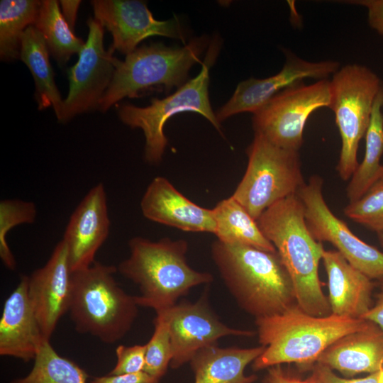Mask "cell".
I'll return each instance as SVG.
<instances>
[{"label":"cell","instance_id":"1","mask_svg":"<svg viewBox=\"0 0 383 383\" xmlns=\"http://www.w3.org/2000/svg\"><path fill=\"white\" fill-rule=\"evenodd\" d=\"M267 240L274 246L293 283L296 303L306 313L318 317L331 314L318 276L324 250L311 235L297 194L267 208L257 220Z\"/></svg>","mask_w":383,"mask_h":383},{"label":"cell","instance_id":"2","mask_svg":"<svg viewBox=\"0 0 383 383\" xmlns=\"http://www.w3.org/2000/svg\"><path fill=\"white\" fill-rule=\"evenodd\" d=\"M211 254L231 295L255 319L296 304L292 281L277 252L217 240Z\"/></svg>","mask_w":383,"mask_h":383},{"label":"cell","instance_id":"3","mask_svg":"<svg viewBox=\"0 0 383 383\" xmlns=\"http://www.w3.org/2000/svg\"><path fill=\"white\" fill-rule=\"evenodd\" d=\"M128 246L130 255L118 271L138 287V305L156 313L177 304L192 288L213 280L209 272L197 271L188 264L185 240L166 237L153 241L137 236L129 240Z\"/></svg>","mask_w":383,"mask_h":383},{"label":"cell","instance_id":"4","mask_svg":"<svg viewBox=\"0 0 383 383\" xmlns=\"http://www.w3.org/2000/svg\"><path fill=\"white\" fill-rule=\"evenodd\" d=\"M263 353L252 363L255 371L283 363L308 367L340 338L367 327L370 321L331 314L310 315L296 304L284 312L255 319Z\"/></svg>","mask_w":383,"mask_h":383},{"label":"cell","instance_id":"5","mask_svg":"<svg viewBox=\"0 0 383 383\" xmlns=\"http://www.w3.org/2000/svg\"><path fill=\"white\" fill-rule=\"evenodd\" d=\"M208 45L209 38L201 36L182 47L152 43L135 49L123 61L115 57L113 76L99 101V110L105 112L125 97H139L150 90L167 93L178 89L186 83L190 69L201 62Z\"/></svg>","mask_w":383,"mask_h":383},{"label":"cell","instance_id":"6","mask_svg":"<svg viewBox=\"0 0 383 383\" xmlns=\"http://www.w3.org/2000/svg\"><path fill=\"white\" fill-rule=\"evenodd\" d=\"M113 265L95 262L72 273L69 313L75 330L106 343H114L130 331L138 316L135 296L118 284Z\"/></svg>","mask_w":383,"mask_h":383},{"label":"cell","instance_id":"7","mask_svg":"<svg viewBox=\"0 0 383 383\" xmlns=\"http://www.w3.org/2000/svg\"><path fill=\"white\" fill-rule=\"evenodd\" d=\"M221 42L217 38L210 43L199 74L177 91L163 99H152L145 107L123 104L119 107L121 121L131 128H140L145 136L144 159L150 165L161 162L167 138L165 124L174 115L195 112L206 118L219 132L221 123L213 111L209 96V70L216 60Z\"/></svg>","mask_w":383,"mask_h":383},{"label":"cell","instance_id":"8","mask_svg":"<svg viewBox=\"0 0 383 383\" xmlns=\"http://www.w3.org/2000/svg\"><path fill=\"white\" fill-rule=\"evenodd\" d=\"M246 153L248 166L232 196L257 221L274 204L296 194L305 183L299 151L279 148L255 133Z\"/></svg>","mask_w":383,"mask_h":383},{"label":"cell","instance_id":"9","mask_svg":"<svg viewBox=\"0 0 383 383\" xmlns=\"http://www.w3.org/2000/svg\"><path fill=\"white\" fill-rule=\"evenodd\" d=\"M331 104L342 145L336 170L343 180L350 179L357 167V151L370 124L374 102L383 82L366 66L340 67L330 80Z\"/></svg>","mask_w":383,"mask_h":383},{"label":"cell","instance_id":"10","mask_svg":"<svg viewBox=\"0 0 383 383\" xmlns=\"http://www.w3.org/2000/svg\"><path fill=\"white\" fill-rule=\"evenodd\" d=\"M331 104V82H303L282 90L253 113L255 133L274 145L299 151L303 143L304 129L310 115Z\"/></svg>","mask_w":383,"mask_h":383},{"label":"cell","instance_id":"11","mask_svg":"<svg viewBox=\"0 0 383 383\" xmlns=\"http://www.w3.org/2000/svg\"><path fill=\"white\" fill-rule=\"evenodd\" d=\"M323 179L312 176L297 192L307 226L318 242L331 243L355 268L370 279H383V252L355 235L326 204L322 192Z\"/></svg>","mask_w":383,"mask_h":383},{"label":"cell","instance_id":"12","mask_svg":"<svg viewBox=\"0 0 383 383\" xmlns=\"http://www.w3.org/2000/svg\"><path fill=\"white\" fill-rule=\"evenodd\" d=\"M89 33L77 62L68 70L69 92L64 100L60 122L99 106L115 71V57L104 48V27L95 19L87 21Z\"/></svg>","mask_w":383,"mask_h":383},{"label":"cell","instance_id":"13","mask_svg":"<svg viewBox=\"0 0 383 383\" xmlns=\"http://www.w3.org/2000/svg\"><path fill=\"white\" fill-rule=\"evenodd\" d=\"M156 314L162 315L168 326L172 369L189 363L200 350L217 344L223 337L254 335L251 331L231 328L223 323L211 309L207 294L194 303H177Z\"/></svg>","mask_w":383,"mask_h":383},{"label":"cell","instance_id":"14","mask_svg":"<svg viewBox=\"0 0 383 383\" xmlns=\"http://www.w3.org/2000/svg\"><path fill=\"white\" fill-rule=\"evenodd\" d=\"M94 18L112 35L109 49L128 55L137 49L144 39L160 35L186 43V33L174 17L167 21L156 20L147 4L136 0L91 1Z\"/></svg>","mask_w":383,"mask_h":383},{"label":"cell","instance_id":"15","mask_svg":"<svg viewBox=\"0 0 383 383\" xmlns=\"http://www.w3.org/2000/svg\"><path fill=\"white\" fill-rule=\"evenodd\" d=\"M285 55L284 65L277 74L265 79L250 77L237 85L231 99L215 113L220 123L237 113H254L274 96L304 79H328L340 69L339 62L334 60L310 62L289 51Z\"/></svg>","mask_w":383,"mask_h":383},{"label":"cell","instance_id":"16","mask_svg":"<svg viewBox=\"0 0 383 383\" xmlns=\"http://www.w3.org/2000/svg\"><path fill=\"white\" fill-rule=\"evenodd\" d=\"M72 272L67 246L62 240L45 265L29 277L28 296L45 340L50 341L60 319L69 311Z\"/></svg>","mask_w":383,"mask_h":383},{"label":"cell","instance_id":"17","mask_svg":"<svg viewBox=\"0 0 383 383\" xmlns=\"http://www.w3.org/2000/svg\"><path fill=\"white\" fill-rule=\"evenodd\" d=\"M107 196L99 183L84 196L71 215L62 240L73 272L89 267L110 231Z\"/></svg>","mask_w":383,"mask_h":383},{"label":"cell","instance_id":"18","mask_svg":"<svg viewBox=\"0 0 383 383\" xmlns=\"http://www.w3.org/2000/svg\"><path fill=\"white\" fill-rule=\"evenodd\" d=\"M147 219L182 231L214 233L212 209L197 205L179 192L163 177H155L140 201Z\"/></svg>","mask_w":383,"mask_h":383},{"label":"cell","instance_id":"19","mask_svg":"<svg viewBox=\"0 0 383 383\" xmlns=\"http://www.w3.org/2000/svg\"><path fill=\"white\" fill-rule=\"evenodd\" d=\"M29 277L23 275L6 299L0 319V355L28 362L47 340L28 296Z\"/></svg>","mask_w":383,"mask_h":383},{"label":"cell","instance_id":"20","mask_svg":"<svg viewBox=\"0 0 383 383\" xmlns=\"http://www.w3.org/2000/svg\"><path fill=\"white\" fill-rule=\"evenodd\" d=\"M328 277L331 314L362 318L371 309L374 284L352 266L337 250H323L322 259Z\"/></svg>","mask_w":383,"mask_h":383},{"label":"cell","instance_id":"21","mask_svg":"<svg viewBox=\"0 0 383 383\" xmlns=\"http://www.w3.org/2000/svg\"><path fill=\"white\" fill-rule=\"evenodd\" d=\"M316 363L351 377L383 368V329L373 322L330 345Z\"/></svg>","mask_w":383,"mask_h":383},{"label":"cell","instance_id":"22","mask_svg":"<svg viewBox=\"0 0 383 383\" xmlns=\"http://www.w3.org/2000/svg\"><path fill=\"white\" fill-rule=\"evenodd\" d=\"M265 348L262 345L223 348L217 344L206 347L189 362L194 373V383H253L257 376L246 375L245 370Z\"/></svg>","mask_w":383,"mask_h":383},{"label":"cell","instance_id":"23","mask_svg":"<svg viewBox=\"0 0 383 383\" xmlns=\"http://www.w3.org/2000/svg\"><path fill=\"white\" fill-rule=\"evenodd\" d=\"M49 52L45 39L38 30L34 26L28 27L21 38L19 58L33 77L38 109L52 107L60 121L64 100L55 82Z\"/></svg>","mask_w":383,"mask_h":383},{"label":"cell","instance_id":"24","mask_svg":"<svg viewBox=\"0 0 383 383\" xmlns=\"http://www.w3.org/2000/svg\"><path fill=\"white\" fill-rule=\"evenodd\" d=\"M212 210L216 223L213 234L218 240L277 252L261 231L257 221L233 196L218 201Z\"/></svg>","mask_w":383,"mask_h":383},{"label":"cell","instance_id":"25","mask_svg":"<svg viewBox=\"0 0 383 383\" xmlns=\"http://www.w3.org/2000/svg\"><path fill=\"white\" fill-rule=\"evenodd\" d=\"M383 85L377 95L371 114L370 124L365 133V152L350 177L346 189L350 202L362 197L378 180L383 178Z\"/></svg>","mask_w":383,"mask_h":383},{"label":"cell","instance_id":"26","mask_svg":"<svg viewBox=\"0 0 383 383\" xmlns=\"http://www.w3.org/2000/svg\"><path fill=\"white\" fill-rule=\"evenodd\" d=\"M33 26L41 33L49 52L60 64H65L72 55L79 54L84 45L85 42L74 35L56 0L41 1Z\"/></svg>","mask_w":383,"mask_h":383},{"label":"cell","instance_id":"27","mask_svg":"<svg viewBox=\"0 0 383 383\" xmlns=\"http://www.w3.org/2000/svg\"><path fill=\"white\" fill-rule=\"evenodd\" d=\"M41 1L1 0L0 1V56L2 60L20 57L21 38L33 26Z\"/></svg>","mask_w":383,"mask_h":383},{"label":"cell","instance_id":"28","mask_svg":"<svg viewBox=\"0 0 383 383\" xmlns=\"http://www.w3.org/2000/svg\"><path fill=\"white\" fill-rule=\"evenodd\" d=\"M31 371L10 383H87L89 375L77 364L60 355L50 341L40 348Z\"/></svg>","mask_w":383,"mask_h":383},{"label":"cell","instance_id":"29","mask_svg":"<svg viewBox=\"0 0 383 383\" xmlns=\"http://www.w3.org/2000/svg\"><path fill=\"white\" fill-rule=\"evenodd\" d=\"M37 208L32 201L4 199L0 201V257L6 267L15 270L16 262L6 240L8 233L14 227L34 223Z\"/></svg>","mask_w":383,"mask_h":383},{"label":"cell","instance_id":"30","mask_svg":"<svg viewBox=\"0 0 383 383\" xmlns=\"http://www.w3.org/2000/svg\"><path fill=\"white\" fill-rule=\"evenodd\" d=\"M153 324L154 332L145 344L143 372L160 380L170 366L172 349L168 326L163 316L156 314Z\"/></svg>","mask_w":383,"mask_h":383},{"label":"cell","instance_id":"31","mask_svg":"<svg viewBox=\"0 0 383 383\" xmlns=\"http://www.w3.org/2000/svg\"><path fill=\"white\" fill-rule=\"evenodd\" d=\"M345 215L372 231H383V178L376 182L360 199L350 202Z\"/></svg>","mask_w":383,"mask_h":383},{"label":"cell","instance_id":"32","mask_svg":"<svg viewBox=\"0 0 383 383\" xmlns=\"http://www.w3.org/2000/svg\"><path fill=\"white\" fill-rule=\"evenodd\" d=\"M145 344L118 345L116 348V365L109 374H128L143 372L145 363Z\"/></svg>","mask_w":383,"mask_h":383},{"label":"cell","instance_id":"33","mask_svg":"<svg viewBox=\"0 0 383 383\" xmlns=\"http://www.w3.org/2000/svg\"><path fill=\"white\" fill-rule=\"evenodd\" d=\"M377 373H371L362 378L345 379L335 374L329 367L317 363L312 377L319 383H377Z\"/></svg>","mask_w":383,"mask_h":383},{"label":"cell","instance_id":"34","mask_svg":"<svg viewBox=\"0 0 383 383\" xmlns=\"http://www.w3.org/2000/svg\"><path fill=\"white\" fill-rule=\"evenodd\" d=\"M345 2L367 8L370 26L383 35V0H357Z\"/></svg>","mask_w":383,"mask_h":383},{"label":"cell","instance_id":"35","mask_svg":"<svg viewBox=\"0 0 383 383\" xmlns=\"http://www.w3.org/2000/svg\"><path fill=\"white\" fill-rule=\"evenodd\" d=\"M91 383H160V379H156L145 372L135 374L111 375L96 377Z\"/></svg>","mask_w":383,"mask_h":383},{"label":"cell","instance_id":"36","mask_svg":"<svg viewBox=\"0 0 383 383\" xmlns=\"http://www.w3.org/2000/svg\"><path fill=\"white\" fill-rule=\"evenodd\" d=\"M267 370L262 383H319L313 377L305 380L290 377L284 372L281 365L270 367Z\"/></svg>","mask_w":383,"mask_h":383},{"label":"cell","instance_id":"37","mask_svg":"<svg viewBox=\"0 0 383 383\" xmlns=\"http://www.w3.org/2000/svg\"><path fill=\"white\" fill-rule=\"evenodd\" d=\"M362 318L374 323L383 329V281L374 306L365 314Z\"/></svg>","mask_w":383,"mask_h":383},{"label":"cell","instance_id":"38","mask_svg":"<svg viewBox=\"0 0 383 383\" xmlns=\"http://www.w3.org/2000/svg\"><path fill=\"white\" fill-rule=\"evenodd\" d=\"M79 0H60L62 13L70 28L74 31L77 11L81 4Z\"/></svg>","mask_w":383,"mask_h":383},{"label":"cell","instance_id":"39","mask_svg":"<svg viewBox=\"0 0 383 383\" xmlns=\"http://www.w3.org/2000/svg\"><path fill=\"white\" fill-rule=\"evenodd\" d=\"M377 383H383V368L378 371Z\"/></svg>","mask_w":383,"mask_h":383},{"label":"cell","instance_id":"40","mask_svg":"<svg viewBox=\"0 0 383 383\" xmlns=\"http://www.w3.org/2000/svg\"><path fill=\"white\" fill-rule=\"evenodd\" d=\"M377 235H378V239L379 240V243L383 247V231L379 233H377Z\"/></svg>","mask_w":383,"mask_h":383},{"label":"cell","instance_id":"41","mask_svg":"<svg viewBox=\"0 0 383 383\" xmlns=\"http://www.w3.org/2000/svg\"><path fill=\"white\" fill-rule=\"evenodd\" d=\"M382 109H383V104H382Z\"/></svg>","mask_w":383,"mask_h":383}]
</instances>
